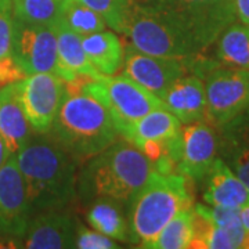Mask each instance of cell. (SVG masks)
I'll use <instances>...</instances> for the list:
<instances>
[{
  "label": "cell",
  "instance_id": "4",
  "mask_svg": "<svg viewBox=\"0 0 249 249\" xmlns=\"http://www.w3.org/2000/svg\"><path fill=\"white\" fill-rule=\"evenodd\" d=\"M47 133L78 165L106 150L119 136L107 107L85 91L67 93Z\"/></svg>",
  "mask_w": 249,
  "mask_h": 249
},
{
  "label": "cell",
  "instance_id": "10",
  "mask_svg": "<svg viewBox=\"0 0 249 249\" xmlns=\"http://www.w3.org/2000/svg\"><path fill=\"white\" fill-rule=\"evenodd\" d=\"M193 58L154 55L144 53L129 43L124 46V73L162 100L175 80L191 73Z\"/></svg>",
  "mask_w": 249,
  "mask_h": 249
},
{
  "label": "cell",
  "instance_id": "20",
  "mask_svg": "<svg viewBox=\"0 0 249 249\" xmlns=\"http://www.w3.org/2000/svg\"><path fill=\"white\" fill-rule=\"evenodd\" d=\"M83 50L90 64L101 75H115L124 67V47L111 31H100L82 37Z\"/></svg>",
  "mask_w": 249,
  "mask_h": 249
},
{
  "label": "cell",
  "instance_id": "27",
  "mask_svg": "<svg viewBox=\"0 0 249 249\" xmlns=\"http://www.w3.org/2000/svg\"><path fill=\"white\" fill-rule=\"evenodd\" d=\"M219 129L222 130L220 150L232 147L249 150V109Z\"/></svg>",
  "mask_w": 249,
  "mask_h": 249
},
{
  "label": "cell",
  "instance_id": "29",
  "mask_svg": "<svg viewBox=\"0 0 249 249\" xmlns=\"http://www.w3.org/2000/svg\"><path fill=\"white\" fill-rule=\"evenodd\" d=\"M223 160L241 178L249 190V150L247 148H222Z\"/></svg>",
  "mask_w": 249,
  "mask_h": 249
},
{
  "label": "cell",
  "instance_id": "7",
  "mask_svg": "<svg viewBox=\"0 0 249 249\" xmlns=\"http://www.w3.org/2000/svg\"><path fill=\"white\" fill-rule=\"evenodd\" d=\"M208 119L222 127L249 109V71L216 65L204 76Z\"/></svg>",
  "mask_w": 249,
  "mask_h": 249
},
{
  "label": "cell",
  "instance_id": "26",
  "mask_svg": "<svg viewBox=\"0 0 249 249\" xmlns=\"http://www.w3.org/2000/svg\"><path fill=\"white\" fill-rule=\"evenodd\" d=\"M104 18L107 27L122 34L130 0H79Z\"/></svg>",
  "mask_w": 249,
  "mask_h": 249
},
{
  "label": "cell",
  "instance_id": "28",
  "mask_svg": "<svg viewBox=\"0 0 249 249\" xmlns=\"http://www.w3.org/2000/svg\"><path fill=\"white\" fill-rule=\"evenodd\" d=\"M75 248L80 249H115L121 248L115 240L109 238L107 235L101 234L96 230H90L85 226L78 227L76 244Z\"/></svg>",
  "mask_w": 249,
  "mask_h": 249
},
{
  "label": "cell",
  "instance_id": "14",
  "mask_svg": "<svg viewBox=\"0 0 249 249\" xmlns=\"http://www.w3.org/2000/svg\"><path fill=\"white\" fill-rule=\"evenodd\" d=\"M162 101L181 124L209 121L205 82L196 73H186L175 80L166 90Z\"/></svg>",
  "mask_w": 249,
  "mask_h": 249
},
{
  "label": "cell",
  "instance_id": "23",
  "mask_svg": "<svg viewBox=\"0 0 249 249\" xmlns=\"http://www.w3.org/2000/svg\"><path fill=\"white\" fill-rule=\"evenodd\" d=\"M194 238L193 209L175 216L158 234L151 249H186Z\"/></svg>",
  "mask_w": 249,
  "mask_h": 249
},
{
  "label": "cell",
  "instance_id": "1",
  "mask_svg": "<svg viewBox=\"0 0 249 249\" xmlns=\"http://www.w3.org/2000/svg\"><path fill=\"white\" fill-rule=\"evenodd\" d=\"M32 213L65 209L76 198L78 162L49 133H35L16 154Z\"/></svg>",
  "mask_w": 249,
  "mask_h": 249
},
{
  "label": "cell",
  "instance_id": "15",
  "mask_svg": "<svg viewBox=\"0 0 249 249\" xmlns=\"http://www.w3.org/2000/svg\"><path fill=\"white\" fill-rule=\"evenodd\" d=\"M202 181L205 204L232 209H241L249 204V190L223 158H216Z\"/></svg>",
  "mask_w": 249,
  "mask_h": 249
},
{
  "label": "cell",
  "instance_id": "9",
  "mask_svg": "<svg viewBox=\"0 0 249 249\" xmlns=\"http://www.w3.org/2000/svg\"><path fill=\"white\" fill-rule=\"evenodd\" d=\"M32 216L17 157L11 154L0 168V238L21 244Z\"/></svg>",
  "mask_w": 249,
  "mask_h": 249
},
{
  "label": "cell",
  "instance_id": "30",
  "mask_svg": "<svg viewBox=\"0 0 249 249\" xmlns=\"http://www.w3.org/2000/svg\"><path fill=\"white\" fill-rule=\"evenodd\" d=\"M14 17L11 9L0 7V58L13 55Z\"/></svg>",
  "mask_w": 249,
  "mask_h": 249
},
{
  "label": "cell",
  "instance_id": "12",
  "mask_svg": "<svg viewBox=\"0 0 249 249\" xmlns=\"http://www.w3.org/2000/svg\"><path fill=\"white\" fill-rule=\"evenodd\" d=\"M220 150L216 126L199 121L181 126V157L178 172L194 181H202Z\"/></svg>",
  "mask_w": 249,
  "mask_h": 249
},
{
  "label": "cell",
  "instance_id": "34",
  "mask_svg": "<svg viewBox=\"0 0 249 249\" xmlns=\"http://www.w3.org/2000/svg\"><path fill=\"white\" fill-rule=\"evenodd\" d=\"M10 155H11V152H10L9 147H7V144H6V142L3 140V137L0 134V168L4 165L6 160H9Z\"/></svg>",
  "mask_w": 249,
  "mask_h": 249
},
{
  "label": "cell",
  "instance_id": "13",
  "mask_svg": "<svg viewBox=\"0 0 249 249\" xmlns=\"http://www.w3.org/2000/svg\"><path fill=\"white\" fill-rule=\"evenodd\" d=\"M78 227L75 216L64 209L42 211L32 216L21 244L29 249L75 248Z\"/></svg>",
  "mask_w": 249,
  "mask_h": 249
},
{
  "label": "cell",
  "instance_id": "2",
  "mask_svg": "<svg viewBox=\"0 0 249 249\" xmlns=\"http://www.w3.org/2000/svg\"><path fill=\"white\" fill-rule=\"evenodd\" d=\"M155 163L124 137L82 163L76 180V196L83 205L96 198H112L127 206L145 183Z\"/></svg>",
  "mask_w": 249,
  "mask_h": 249
},
{
  "label": "cell",
  "instance_id": "24",
  "mask_svg": "<svg viewBox=\"0 0 249 249\" xmlns=\"http://www.w3.org/2000/svg\"><path fill=\"white\" fill-rule=\"evenodd\" d=\"M62 19L82 37L104 31L107 27L104 18L79 0H64Z\"/></svg>",
  "mask_w": 249,
  "mask_h": 249
},
{
  "label": "cell",
  "instance_id": "3",
  "mask_svg": "<svg viewBox=\"0 0 249 249\" xmlns=\"http://www.w3.org/2000/svg\"><path fill=\"white\" fill-rule=\"evenodd\" d=\"M193 209L187 178L178 172L154 170L127 204L129 241L140 248H151L168 223Z\"/></svg>",
  "mask_w": 249,
  "mask_h": 249
},
{
  "label": "cell",
  "instance_id": "17",
  "mask_svg": "<svg viewBox=\"0 0 249 249\" xmlns=\"http://www.w3.org/2000/svg\"><path fill=\"white\" fill-rule=\"evenodd\" d=\"M57 35V52H58V78L65 83L72 82L76 78H93L100 79L103 75L90 64L88 55L83 50L82 36L73 32L64 19H60L55 25Z\"/></svg>",
  "mask_w": 249,
  "mask_h": 249
},
{
  "label": "cell",
  "instance_id": "32",
  "mask_svg": "<svg viewBox=\"0 0 249 249\" xmlns=\"http://www.w3.org/2000/svg\"><path fill=\"white\" fill-rule=\"evenodd\" d=\"M24 78H27V75L13 55L0 58V88L22 80Z\"/></svg>",
  "mask_w": 249,
  "mask_h": 249
},
{
  "label": "cell",
  "instance_id": "36",
  "mask_svg": "<svg viewBox=\"0 0 249 249\" xmlns=\"http://www.w3.org/2000/svg\"><path fill=\"white\" fill-rule=\"evenodd\" d=\"M0 7L11 9V0H0Z\"/></svg>",
  "mask_w": 249,
  "mask_h": 249
},
{
  "label": "cell",
  "instance_id": "31",
  "mask_svg": "<svg viewBox=\"0 0 249 249\" xmlns=\"http://www.w3.org/2000/svg\"><path fill=\"white\" fill-rule=\"evenodd\" d=\"M205 248L206 249H235L241 248V244L234 238L230 232L224 229L212 224L209 232L205 238Z\"/></svg>",
  "mask_w": 249,
  "mask_h": 249
},
{
  "label": "cell",
  "instance_id": "25",
  "mask_svg": "<svg viewBox=\"0 0 249 249\" xmlns=\"http://www.w3.org/2000/svg\"><path fill=\"white\" fill-rule=\"evenodd\" d=\"M196 213L204 216L209 222L224 229L234 235V238L238 241L242 248V244L245 240V229L242 226L240 216V209H232V208H224V206H216V205H202L198 204L194 208Z\"/></svg>",
  "mask_w": 249,
  "mask_h": 249
},
{
  "label": "cell",
  "instance_id": "18",
  "mask_svg": "<svg viewBox=\"0 0 249 249\" xmlns=\"http://www.w3.org/2000/svg\"><path fill=\"white\" fill-rule=\"evenodd\" d=\"M121 137L136 145L142 142L165 144L181 137V122L166 108H157L127 127Z\"/></svg>",
  "mask_w": 249,
  "mask_h": 249
},
{
  "label": "cell",
  "instance_id": "37",
  "mask_svg": "<svg viewBox=\"0 0 249 249\" xmlns=\"http://www.w3.org/2000/svg\"><path fill=\"white\" fill-rule=\"evenodd\" d=\"M242 248L249 249V231L245 234V240H244V244H242Z\"/></svg>",
  "mask_w": 249,
  "mask_h": 249
},
{
  "label": "cell",
  "instance_id": "8",
  "mask_svg": "<svg viewBox=\"0 0 249 249\" xmlns=\"http://www.w3.org/2000/svg\"><path fill=\"white\" fill-rule=\"evenodd\" d=\"M67 96L65 82L50 72L28 75L19 80V98L35 133H47Z\"/></svg>",
  "mask_w": 249,
  "mask_h": 249
},
{
  "label": "cell",
  "instance_id": "22",
  "mask_svg": "<svg viewBox=\"0 0 249 249\" xmlns=\"http://www.w3.org/2000/svg\"><path fill=\"white\" fill-rule=\"evenodd\" d=\"M11 11L21 22L54 27L62 18L64 0H11Z\"/></svg>",
  "mask_w": 249,
  "mask_h": 249
},
{
  "label": "cell",
  "instance_id": "33",
  "mask_svg": "<svg viewBox=\"0 0 249 249\" xmlns=\"http://www.w3.org/2000/svg\"><path fill=\"white\" fill-rule=\"evenodd\" d=\"M235 11L241 22L249 27V0H235Z\"/></svg>",
  "mask_w": 249,
  "mask_h": 249
},
{
  "label": "cell",
  "instance_id": "35",
  "mask_svg": "<svg viewBox=\"0 0 249 249\" xmlns=\"http://www.w3.org/2000/svg\"><path fill=\"white\" fill-rule=\"evenodd\" d=\"M240 216H241V222H242V226L245 229V231H249V204L245 205L244 208L240 209Z\"/></svg>",
  "mask_w": 249,
  "mask_h": 249
},
{
  "label": "cell",
  "instance_id": "21",
  "mask_svg": "<svg viewBox=\"0 0 249 249\" xmlns=\"http://www.w3.org/2000/svg\"><path fill=\"white\" fill-rule=\"evenodd\" d=\"M216 43V60L223 67L249 71V27L232 22L226 28Z\"/></svg>",
  "mask_w": 249,
  "mask_h": 249
},
{
  "label": "cell",
  "instance_id": "16",
  "mask_svg": "<svg viewBox=\"0 0 249 249\" xmlns=\"http://www.w3.org/2000/svg\"><path fill=\"white\" fill-rule=\"evenodd\" d=\"M0 134L11 154H17L35 134L19 98V80L0 88Z\"/></svg>",
  "mask_w": 249,
  "mask_h": 249
},
{
  "label": "cell",
  "instance_id": "5",
  "mask_svg": "<svg viewBox=\"0 0 249 249\" xmlns=\"http://www.w3.org/2000/svg\"><path fill=\"white\" fill-rule=\"evenodd\" d=\"M183 31L201 53L237 18L235 0H130Z\"/></svg>",
  "mask_w": 249,
  "mask_h": 249
},
{
  "label": "cell",
  "instance_id": "6",
  "mask_svg": "<svg viewBox=\"0 0 249 249\" xmlns=\"http://www.w3.org/2000/svg\"><path fill=\"white\" fill-rule=\"evenodd\" d=\"M122 34L144 53L173 58H190L202 54L183 31L132 1H129Z\"/></svg>",
  "mask_w": 249,
  "mask_h": 249
},
{
  "label": "cell",
  "instance_id": "19",
  "mask_svg": "<svg viewBox=\"0 0 249 249\" xmlns=\"http://www.w3.org/2000/svg\"><path fill=\"white\" fill-rule=\"evenodd\" d=\"M88 206L86 220L93 230L115 241H129L126 205L112 198H96Z\"/></svg>",
  "mask_w": 249,
  "mask_h": 249
},
{
  "label": "cell",
  "instance_id": "11",
  "mask_svg": "<svg viewBox=\"0 0 249 249\" xmlns=\"http://www.w3.org/2000/svg\"><path fill=\"white\" fill-rule=\"evenodd\" d=\"M13 57L25 75L50 72L58 76L57 35L54 27L31 25L14 18Z\"/></svg>",
  "mask_w": 249,
  "mask_h": 249
}]
</instances>
